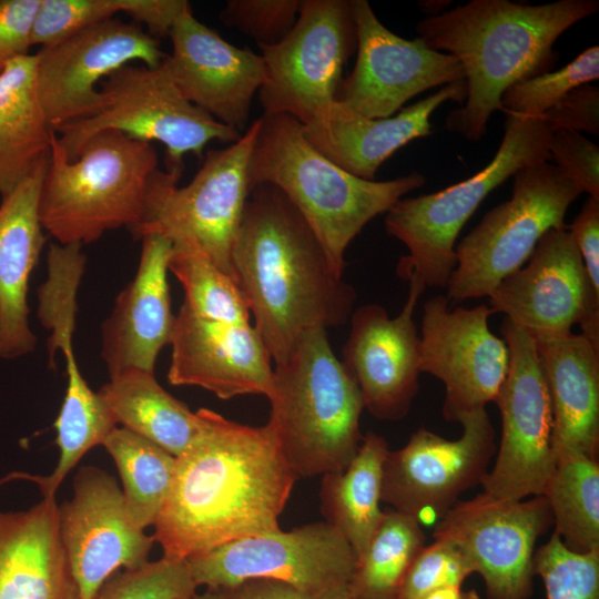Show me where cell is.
Returning a JSON list of instances; mask_svg holds the SVG:
<instances>
[{"label": "cell", "mask_w": 599, "mask_h": 599, "mask_svg": "<svg viewBox=\"0 0 599 599\" xmlns=\"http://www.w3.org/2000/svg\"><path fill=\"white\" fill-rule=\"evenodd\" d=\"M512 177L511 197L487 212L455 247L448 301L488 296L526 264L545 233L567 227V210L582 193L550 161L522 167Z\"/></svg>", "instance_id": "9c48e42d"}, {"label": "cell", "mask_w": 599, "mask_h": 599, "mask_svg": "<svg viewBox=\"0 0 599 599\" xmlns=\"http://www.w3.org/2000/svg\"><path fill=\"white\" fill-rule=\"evenodd\" d=\"M170 345L171 385L197 386L221 399L272 393V358L251 324L206 319L182 304Z\"/></svg>", "instance_id": "603a6c76"}, {"label": "cell", "mask_w": 599, "mask_h": 599, "mask_svg": "<svg viewBox=\"0 0 599 599\" xmlns=\"http://www.w3.org/2000/svg\"><path fill=\"white\" fill-rule=\"evenodd\" d=\"M567 227L580 252L589 286L599 297V199L588 196Z\"/></svg>", "instance_id": "bcb514c9"}, {"label": "cell", "mask_w": 599, "mask_h": 599, "mask_svg": "<svg viewBox=\"0 0 599 599\" xmlns=\"http://www.w3.org/2000/svg\"><path fill=\"white\" fill-rule=\"evenodd\" d=\"M599 78V47L583 50L570 63L511 85L501 97L506 114L542 116L572 89Z\"/></svg>", "instance_id": "74e56055"}, {"label": "cell", "mask_w": 599, "mask_h": 599, "mask_svg": "<svg viewBox=\"0 0 599 599\" xmlns=\"http://www.w3.org/2000/svg\"><path fill=\"white\" fill-rule=\"evenodd\" d=\"M192 599H231L229 592L221 589L206 588L203 593L195 595Z\"/></svg>", "instance_id": "681fc988"}, {"label": "cell", "mask_w": 599, "mask_h": 599, "mask_svg": "<svg viewBox=\"0 0 599 599\" xmlns=\"http://www.w3.org/2000/svg\"><path fill=\"white\" fill-rule=\"evenodd\" d=\"M233 278L275 365L312 328L346 323L356 292L333 268L322 244L274 185H255L231 253Z\"/></svg>", "instance_id": "7a4b0ae2"}, {"label": "cell", "mask_w": 599, "mask_h": 599, "mask_svg": "<svg viewBox=\"0 0 599 599\" xmlns=\"http://www.w3.org/2000/svg\"><path fill=\"white\" fill-rule=\"evenodd\" d=\"M0 69H1V67H0Z\"/></svg>", "instance_id": "f907efd6"}, {"label": "cell", "mask_w": 599, "mask_h": 599, "mask_svg": "<svg viewBox=\"0 0 599 599\" xmlns=\"http://www.w3.org/2000/svg\"><path fill=\"white\" fill-rule=\"evenodd\" d=\"M425 546L420 521L408 514L387 509L356 561L349 590L354 599H396L410 564Z\"/></svg>", "instance_id": "e575fe53"}, {"label": "cell", "mask_w": 599, "mask_h": 599, "mask_svg": "<svg viewBox=\"0 0 599 599\" xmlns=\"http://www.w3.org/2000/svg\"><path fill=\"white\" fill-rule=\"evenodd\" d=\"M423 599H480L475 589L464 590L461 586H451L437 589Z\"/></svg>", "instance_id": "c3c4849f"}, {"label": "cell", "mask_w": 599, "mask_h": 599, "mask_svg": "<svg viewBox=\"0 0 599 599\" xmlns=\"http://www.w3.org/2000/svg\"><path fill=\"white\" fill-rule=\"evenodd\" d=\"M98 394L116 424L151 440L179 457L200 430L199 415L167 393L154 373L122 372L104 384Z\"/></svg>", "instance_id": "4dcf8cb0"}, {"label": "cell", "mask_w": 599, "mask_h": 599, "mask_svg": "<svg viewBox=\"0 0 599 599\" xmlns=\"http://www.w3.org/2000/svg\"><path fill=\"white\" fill-rule=\"evenodd\" d=\"M42 0H0V67L29 54Z\"/></svg>", "instance_id": "ee69618b"}, {"label": "cell", "mask_w": 599, "mask_h": 599, "mask_svg": "<svg viewBox=\"0 0 599 599\" xmlns=\"http://www.w3.org/2000/svg\"><path fill=\"white\" fill-rule=\"evenodd\" d=\"M474 572L473 565L454 546L434 540L410 564L396 599H423L437 589L463 586Z\"/></svg>", "instance_id": "60d3db41"}, {"label": "cell", "mask_w": 599, "mask_h": 599, "mask_svg": "<svg viewBox=\"0 0 599 599\" xmlns=\"http://www.w3.org/2000/svg\"><path fill=\"white\" fill-rule=\"evenodd\" d=\"M169 37L166 62L182 94L216 121L244 132L253 98L266 79L261 54L227 42L199 21L191 7Z\"/></svg>", "instance_id": "7402d4cb"}, {"label": "cell", "mask_w": 599, "mask_h": 599, "mask_svg": "<svg viewBox=\"0 0 599 599\" xmlns=\"http://www.w3.org/2000/svg\"><path fill=\"white\" fill-rule=\"evenodd\" d=\"M35 85L53 131L89 118L101 101L98 84L129 63L158 67L166 54L141 24L113 18L41 47Z\"/></svg>", "instance_id": "2e32d148"}, {"label": "cell", "mask_w": 599, "mask_h": 599, "mask_svg": "<svg viewBox=\"0 0 599 599\" xmlns=\"http://www.w3.org/2000/svg\"><path fill=\"white\" fill-rule=\"evenodd\" d=\"M102 446L118 467L131 518L142 529L153 526L171 487L175 457L124 427L114 428Z\"/></svg>", "instance_id": "836d02e7"}, {"label": "cell", "mask_w": 599, "mask_h": 599, "mask_svg": "<svg viewBox=\"0 0 599 599\" xmlns=\"http://www.w3.org/2000/svg\"><path fill=\"white\" fill-rule=\"evenodd\" d=\"M488 297L494 313L532 337L566 334L579 324L581 334L599 347V297L568 227L545 233L526 264Z\"/></svg>", "instance_id": "e0dca14e"}, {"label": "cell", "mask_w": 599, "mask_h": 599, "mask_svg": "<svg viewBox=\"0 0 599 599\" xmlns=\"http://www.w3.org/2000/svg\"><path fill=\"white\" fill-rule=\"evenodd\" d=\"M141 241L136 273L101 328V356L110 377L129 369L154 373L158 355L171 344L175 326L167 283L173 244L155 233Z\"/></svg>", "instance_id": "cb8c5ba5"}, {"label": "cell", "mask_w": 599, "mask_h": 599, "mask_svg": "<svg viewBox=\"0 0 599 599\" xmlns=\"http://www.w3.org/2000/svg\"><path fill=\"white\" fill-rule=\"evenodd\" d=\"M101 101L89 118L57 129L59 143L73 161L95 134L115 130L166 149V170H183V158H201L212 141L234 143L243 134L191 103L176 85L165 59L158 67L129 63L103 80Z\"/></svg>", "instance_id": "ba28073f"}, {"label": "cell", "mask_w": 599, "mask_h": 599, "mask_svg": "<svg viewBox=\"0 0 599 599\" xmlns=\"http://www.w3.org/2000/svg\"><path fill=\"white\" fill-rule=\"evenodd\" d=\"M258 125L260 119L236 142L209 150L185 186L177 185L182 172L158 169L150 183L144 217L132 235L141 240L155 233L172 243L192 242L233 277L231 253L252 191L248 164Z\"/></svg>", "instance_id": "30bf717a"}, {"label": "cell", "mask_w": 599, "mask_h": 599, "mask_svg": "<svg viewBox=\"0 0 599 599\" xmlns=\"http://www.w3.org/2000/svg\"><path fill=\"white\" fill-rule=\"evenodd\" d=\"M388 451L386 439L369 430L345 469L323 475L322 514L325 521L349 542L356 560L365 551L384 515L380 509L382 481Z\"/></svg>", "instance_id": "f546056e"}, {"label": "cell", "mask_w": 599, "mask_h": 599, "mask_svg": "<svg viewBox=\"0 0 599 599\" xmlns=\"http://www.w3.org/2000/svg\"><path fill=\"white\" fill-rule=\"evenodd\" d=\"M598 9V0H473L419 21L418 38L455 57L464 70L466 99L448 114L447 129L469 141L483 139L505 91L548 72L557 57L556 40Z\"/></svg>", "instance_id": "3957f363"}, {"label": "cell", "mask_w": 599, "mask_h": 599, "mask_svg": "<svg viewBox=\"0 0 599 599\" xmlns=\"http://www.w3.org/2000/svg\"><path fill=\"white\" fill-rule=\"evenodd\" d=\"M196 589L187 560L163 556L114 572L92 599H192Z\"/></svg>", "instance_id": "ab89813d"}, {"label": "cell", "mask_w": 599, "mask_h": 599, "mask_svg": "<svg viewBox=\"0 0 599 599\" xmlns=\"http://www.w3.org/2000/svg\"><path fill=\"white\" fill-rule=\"evenodd\" d=\"M554 524L547 499L507 500L483 493L457 501L434 540L454 546L485 582L488 599H529L537 539Z\"/></svg>", "instance_id": "5bb4252c"}, {"label": "cell", "mask_w": 599, "mask_h": 599, "mask_svg": "<svg viewBox=\"0 0 599 599\" xmlns=\"http://www.w3.org/2000/svg\"><path fill=\"white\" fill-rule=\"evenodd\" d=\"M169 260L184 291L183 304L195 315L230 324H250V311L232 276L194 243L177 241Z\"/></svg>", "instance_id": "8d00e7d4"}, {"label": "cell", "mask_w": 599, "mask_h": 599, "mask_svg": "<svg viewBox=\"0 0 599 599\" xmlns=\"http://www.w3.org/2000/svg\"><path fill=\"white\" fill-rule=\"evenodd\" d=\"M199 586L229 591L252 579H270L319 595L349 585L356 556L326 521L231 541L186 559Z\"/></svg>", "instance_id": "4fadbf2b"}, {"label": "cell", "mask_w": 599, "mask_h": 599, "mask_svg": "<svg viewBox=\"0 0 599 599\" xmlns=\"http://www.w3.org/2000/svg\"><path fill=\"white\" fill-rule=\"evenodd\" d=\"M542 496L552 515L555 534L577 552L599 549V463L582 454L556 459Z\"/></svg>", "instance_id": "1f68e13d"}, {"label": "cell", "mask_w": 599, "mask_h": 599, "mask_svg": "<svg viewBox=\"0 0 599 599\" xmlns=\"http://www.w3.org/2000/svg\"><path fill=\"white\" fill-rule=\"evenodd\" d=\"M493 309L485 304L450 311L446 296L423 307L422 373L445 386L443 415L458 419L494 402L508 372L509 352L488 326Z\"/></svg>", "instance_id": "d6986e66"}, {"label": "cell", "mask_w": 599, "mask_h": 599, "mask_svg": "<svg viewBox=\"0 0 599 599\" xmlns=\"http://www.w3.org/2000/svg\"><path fill=\"white\" fill-rule=\"evenodd\" d=\"M466 82L443 87L427 98L382 119L366 118L334 100L313 121L303 125L307 140L346 172L374 180L378 167L408 142L430 134V115L446 101L460 105Z\"/></svg>", "instance_id": "d4e9b609"}, {"label": "cell", "mask_w": 599, "mask_h": 599, "mask_svg": "<svg viewBox=\"0 0 599 599\" xmlns=\"http://www.w3.org/2000/svg\"><path fill=\"white\" fill-rule=\"evenodd\" d=\"M35 54L0 69V194L8 195L49 159L51 129L35 85Z\"/></svg>", "instance_id": "f1b7e54d"}, {"label": "cell", "mask_w": 599, "mask_h": 599, "mask_svg": "<svg viewBox=\"0 0 599 599\" xmlns=\"http://www.w3.org/2000/svg\"><path fill=\"white\" fill-rule=\"evenodd\" d=\"M227 592L231 599H354L349 585L312 595L285 582L270 579L247 580Z\"/></svg>", "instance_id": "7dc6e473"}, {"label": "cell", "mask_w": 599, "mask_h": 599, "mask_svg": "<svg viewBox=\"0 0 599 599\" xmlns=\"http://www.w3.org/2000/svg\"><path fill=\"white\" fill-rule=\"evenodd\" d=\"M184 0H42L32 45L45 47L125 13L160 40L184 11Z\"/></svg>", "instance_id": "d6a6232c"}, {"label": "cell", "mask_w": 599, "mask_h": 599, "mask_svg": "<svg viewBox=\"0 0 599 599\" xmlns=\"http://www.w3.org/2000/svg\"><path fill=\"white\" fill-rule=\"evenodd\" d=\"M0 599H82L64 550L55 497L0 511Z\"/></svg>", "instance_id": "4316f807"}, {"label": "cell", "mask_w": 599, "mask_h": 599, "mask_svg": "<svg viewBox=\"0 0 599 599\" xmlns=\"http://www.w3.org/2000/svg\"><path fill=\"white\" fill-rule=\"evenodd\" d=\"M58 519L82 599H92L119 568L149 561L153 536L133 521L115 478L99 467L77 471L72 498L58 505Z\"/></svg>", "instance_id": "ffe728a7"}, {"label": "cell", "mask_w": 599, "mask_h": 599, "mask_svg": "<svg viewBox=\"0 0 599 599\" xmlns=\"http://www.w3.org/2000/svg\"><path fill=\"white\" fill-rule=\"evenodd\" d=\"M459 438L419 428L383 467L382 501L419 521L440 519L467 489L481 484L495 454V430L486 407L463 415Z\"/></svg>", "instance_id": "9a60e30c"}, {"label": "cell", "mask_w": 599, "mask_h": 599, "mask_svg": "<svg viewBox=\"0 0 599 599\" xmlns=\"http://www.w3.org/2000/svg\"><path fill=\"white\" fill-rule=\"evenodd\" d=\"M158 169L152 143L115 130L93 135L70 161L53 131L39 197L43 230L59 244L82 246L111 230H134Z\"/></svg>", "instance_id": "5b68a950"}, {"label": "cell", "mask_w": 599, "mask_h": 599, "mask_svg": "<svg viewBox=\"0 0 599 599\" xmlns=\"http://www.w3.org/2000/svg\"><path fill=\"white\" fill-rule=\"evenodd\" d=\"M425 290L420 282L409 281L408 297L395 317L378 304L363 305L351 315L342 363L364 407L378 419L406 417L419 390L422 341L413 314Z\"/></svg>", "instance_id": "44dd1931"}, {"label": "cell", "mask_w": 599, "mask_h": 599, "mask_svg": "<svg viewBox=\"0 0 599 599\" xmlns=\"http://www.w3.org/2000/svg\"><path fill=\"white\" fill-rule=\"evenodd\" d=\"M552 412L556 459L599 447V347L572 332L534 337Z\"/></svg>", "instance_id": "83f0119b"}, {"label": "cell", "mask_w": 599, "mask_h": 599, "mask_svg": "<svg viewBox=\"0 0 599 599\" xmlns=\"http://www.w3.org/2000/svg\"><path fill=\"white\" fill-rule=\"evenodd\" d=\"M254 140L248 179L277 187L297 209L343 276L345 253L364 226L425 183L413 172L388 180L357 177L327 159L287 114H263Z\"/></svg>", "instance_id": "277c9868"}, {"label": "cell", "mask_w": 599, "mask_h": 599, "mask_svg": "<svg viewBox=\"0 0 599 599\" xmlns=\"http://www.w3.org/2000/svg\"><path fill=\"white\" fill-rule=\"evenodd\" d=\"M534 571L546 599H599V549L570 550L557 534L534 555Z\"/></svg>", "instance_id": "f35d334b"}, {"label": "cell", "mask_w": 599, "mask_h": 599, "mask_svg": "<svg viewBox=\"0 0 599 599\" xmlns=\"http://www.w3.org/2000/svg\"><path fill=\"white\" fill-rule=\"evenodd\" d=\"M506 115L498 151L483 170L441 191L403 197L386 213L387 233L408 250L397 264L400 278L447 286L457 265L456 240L479 204L520 169L550 161L551 129L542 116Z\"/></svg>", "instance_id": "52a82bcc"}, {"label": "cell", "mask_w": 599, "mask_h": 599, "mask_svg": "<svg viewBox=\"0 0 599 599\" xmlns=\"http://www.w3.org/2000/svg\"><path fill=\"white\" fill-rule=\"evenodd\" d=\"M357 58L338 84L335 101L370 119L394 115L417 94L465 80L459 61L420 38L404 39L388 30L367 0H352Z\"/></svg>", "instance_id": "ac0fdd59"}, {"label": "cell", "mask_w": 599, "mask_h": 599, "mask_svg": "<svg viewBox=\"0 0 599 599\" xmlns=\"http://www.w3.org/2000/svg\"><path fill=\"white\" fill-rule=\"evenodd\" d=\"M356 45L352 0H302L288 34L258 47L266 70L258 91L264 114H287L303 125L313 121L334 102Z\"/></svg>", "instance_id": "8fae6325"}, {"label": "cell", "mask_w": 599, "mask_h": 599, "mask_svg": "<svg viewBox=\"0 0 599 599\" xmlns=\"http://www.w3.org/2000/svg\"><path fill=\"white\" fill-rule=\"evenodd\" d=\"M273 427L296 476L345 469L363 436L361 392L331 347L327 331L312 328L273 368L268 396Z\"/></svg>", "instance_id": "8992f818"}, {"label": "cell", "mask_w": 599, "mask_h": 599, "mask_svg": "<svg viewBox=\"0 0 599 599\" xmlns=\"http://www.w3.org/2000/svg\"><path fill=\"white\" fill-rule=\"evenodd\" d=\"M509 352L506 378L495 398L501 414L496 461L484 493L507 500L542 496L555 469L552 412L535 338L507 318L501 326Z\"/></svg>", "instance_id": "7c38bea8"}, {"label": "cell", "mask_w": 599, "mask_h": 599, "mask_svg": "<svg viewBox=\"0 0 599 599\" xmlns=\"http://www.w3.org/2000/svg\"><path fill=\"white\" fill-rule=\"evenodd\" d=\"M549 159L588 196L599 199V146L582 133L552 130Z\"/></svg>", "instance_id": "7bdbcfd3"}, {"label": "cell", "mask_w": 599, "mask_h": 599, "mask_svg": "<svg viewBox=\"0 0 599 599\" xmlns=\"http://www.w3.org/2000/svg\"><path fill=\"white\" fill-rule=\"evenodd\" d=\"M48 161L0 204V359L31 353L35 336L29 325L28 288L47 237L39 197Z\"/></svg>", "instance_id": "484cf974"}, {"label": "cell", "mask_w": 599, "mask_h": 599, "mask_svg": "<svg viewBox=\"0 0 599 599\" xmlns=\"http://www.w3.org/2000/svg\"><path fill=\"white\" fill-rule=\"evenodd\" d=\"M302 0H230L220 12L223 24L270 47L282 41L295 24Z\"/></svg>", "instance_id": "b9f144b4"}, {"label": "cell", "mask_w": 599, "mask_h": 599, "mask_svg": "<svg viewBox=\"0 0 599 599\" xmlns=\"http://www.w3.org/2000/svg\"><path fill=\"white\" fill-rule=\"evenodd\" d=\"M542 119L552 130L599 134V89L592 83L569 91Z\"/></svg>", "instance_id": "f6af8a7d"}, {"label": "cell", "mask_w": 599, "mask_h": 599, "mask_svg": "<svg viewBox=\"0 0 599 599\" xmlns=\"http://www.w3.org/2000/svg\"><path fill=\"white\" fill-rule=\"evenodd\" d=\"M54 426L60 450L54 470L48 476L13 471L1 483L12 479L29 480L39 486L43 497H55L58 488L71 469L92 447L103 445L118 424L98 392H93L88 383H84L67 386Z\"/></svg>", "instance_id": "d590c367"}, {"label": "cell", "mask_w": 599, "mask_h": 599, "mask_svg": "<svg viewBox=\"0 0 599 599\" xmlns=\"http://www.w3.org/2000/svg\"><path fill=\"white\" fill-rule=\"evenodd\" d=\"M200 430L179 457L154 522L163 556L187 559L242 538L281 531L295 479L276 434L200 408Z\"/></svg>", "instance_id": "6da1fadb"}]
</instances>
